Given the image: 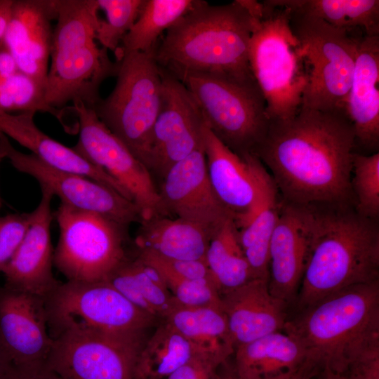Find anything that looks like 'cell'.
<instances>
[{"instance_id":"49","label":"cell","mask_w":379,"mask_h":379,"mask_svg":"<svg viewBox=\"0 0 379 379\" xmlns=\"http://www.w3.org/2000/svg\"><path fill=\"white\" fill-rule=\"evenodd\" d=\"M1 205H0V208H1Z\"/></svg>"},{"instance_id":"24","label":"cell","mask_w":379,"mask_h":379,"mask_svg":"<svg viewBox=\"0 0 379 379\" xmlns=\"http://www.w3.org/2000/svg\"><path fill=\"white\" fill-rule=\"evenodd\" d=\"M33 113L12 114L0 111V132L28 149L31 154L54 168L86 176L104 184L131 201L126 191L104 170L56 141L35 124Z\"/></svg>"},{"instance_id":"38","label":"cell","mask_w":379,"mask_h":379,"mask_svg":"<svg viewBox=\"0 0 379 379\" xmlns=\"http://www.w3.org/2000/svg\"><path fill=\"white\" fill-rule=\"evenodd\" d=\"M30 222L31 212L0 216V273L22 243Z\"/></svg>"},{"instance_id":"14","label":"cell","mask_w":379,"mask_h":379,"mask_svg":"<svg viewBox=\"0 0 379 379\" xmlns=\"http://www.w3.org/2000/svg\"><path fill=\"white\" fill-rule=\"evenodd\" d=\"M0 157L8 159L19 172L34 178L41 190L57 196L61 204L128 227L142 220L138 206L117 191L86 176L51 167L31 153L18 151L1 132Z\"/></svg>"},{"instance_id":"47","label":"cell","mask_w":379,"mask_h":379,"mask_svg":"<svg viewBox=\"0 0 379 379\" xmlns=\"http://www.w3.org/2000/svg\"><path fill=\"white\" fill-rule=\"evenodd\" d=\"M3 81H4L1 79H0V94H1V85H2ZM0 111L1 110L0 109Z\"/></svg>"},{"instance_id":"48","label":"cell","mask_w":379,"mask_h":379,"mask_svg":"<svg viewBox=\"0 0 379 379\" xmlns=\"http://www.w3.org/2000/svg\"><path fill=\"white\" fill-rule=\"evenodd\" d=\"M1 160H2L1 157H0V161ZM0 204H1V196H0Z\"/></svg>"},{"instance_id":"28","label":"cell","mask_w":379,"mask_h":379,"mask_svg":"<svg viewBox=\"0 0 379 379\" xmlns=\"http://www.w3.org/2000/svg\"><path fill=\"white\" fill-rule=\"evenodd\" d=\"M106 281L135 306L160 321L178 306L161 274L135 255H129Z\"/></svg>"},{"instance_id":"45","label":"cell","mask_w":379,"mask_h":379,"mask_svg":"<svg viewBox=\"0 0 379 379\" xmlns=\"http://www.w3.org/2000/svg\"><path fill=\"white\" fill-rule=\"evenodd\" d=\"M12 364L11 359L0 337V377Z\"/></svg>"},{"instance_id":"6","label":"cell","mask_w":379,"mask_h":379,"mask_svg":"<svg viewBox=\"0 0 379 379\" xmlns=\"http://www.w3.org/2000/svg\"><path fill=\"white\" fill-rule=\"evenodd\" d=\"M267 6L251 35L248 62L264 96L270 121L293 117L301 107L307 69L298 40L289 24V12Z\"/></svg>"},{"instance_id":"3","label":"cell","mask_w":379,"mask_h":379,"mask_svg":"<svg viewBox=\"0 0 379 379\" xmlns=\"http://www.w3.org/2000/svg\"><path fill=\"white\" fill-rule=\"evenodd\" d=\"M311 208L312 241L296 298L301 310L349 286L379 281L378 220L352 206Z\"/></svg>"},{"instance_id":"46","label":"cell","mask_w":379,"mask_h":379,"mask_svg":"<svg viewBox=\"0 0 379 379\" xmlns=\"http://www.w3.org/2000/svg\"><path fill=\"white\" fill-rule=\"evenodd\" d=\"M317 379H345L343 376L339 374H335L329 372L320 373Z\"/></svg>"},{"instance_id":"15","label":"cell","mask_w":379,"mask_h":379,"mask_svg":"<svg viewBox=\"0 0 379 379\" xmlns=\"http://www.w3.org/2000/svg\"><path fill=\"white\" fill-rule=\"evenodd\" d=\"M160 69L161 101L146 166L152 176L162 180L174 165L204 145L206 123L199 105L185 84Z\"/></svg>"},{"instance_id":"26","label":"cell","mask_w":379,"mask_h":379,"mask_svg":"<svg viewBox=\"0 0 379 379\" xmlns=\"http://www.w3.org/2000/svg\"><path fill=\"white\" fill-rule=\"evenodd\" d=\"M234 353L240 379H286L304 369L307 359L300 342L284 331L239 345Z\"/></svg>"},{"instance_id":"16","label":"cell","mask_w":379,"mask_h":379,"mask_svg":"<svg viewBox=\"0 0 379 379\" xmlns=\"http://www.w3.org/2000/svg\"><path fill=\"white\" fill-rule=\"evenodd\" d=\"M160 197L168 215L199 225L211 236L234 215L221 202L208 176L204 145L163 178Z\"/></svg>"},{"instance_id":"29","label":"cell","mask_w":379,"mask_h":379,"mask_svg":"<svg viewBox=\"0 0 379 379\" xmlns=\"http://www.w3.org/2000/svg\"><path fill=\"white\" fill-rule=\"evenodd\" d=\"M267 4L320 19L348 32L379 35L378 0H267Z\"/></svg>"},{"instance_id":"35","label":"cell","mask_w":379,"mask_h":379,"mask_svg":"<svg viewBox=\"0 0 379 379\" xmlns=\"http://www.w3.org/2000/svg\"><path fill=\"white\" fill-rule=\"evenodd\" d=\"M351 188L354 209L361 215L378 220L379 216V153H354Z\"/></svg>"},{"instance_id":"7","label":"cell","mask_w":379,"mask_h":379,"mask_svg":"<svg viewBox=\"0 0 379 379\" xmlns=\"http://www.w3.org/2000/svg\"><path fill=\"white\" fill-rule=\"evenodd\" d=\"M192 94L213 133L241 158L265 136L269 119L255 78L187 73L176 77Z\"/></svg>"},{"instance_id":"34","label":"cell","mask_w":379,"mask_h":379,"mask_svg":"<svg viewBox=\"0 0 379 379\" xmlns=\"http://www.w3.org/2000/svg\"><path fill=\"white\" fill-rule=\"evenodd\" d=\"M0 109L10 113L46 112L56 117L66 131L62 110L55 109L46 100V86L31 77L18 72L4 80L0 94Z\"/></svg>"},{"instance_id":"18","label":"cell","mask_w":379,"mask_h":379,"mask_svg":"<svg viewBox=\"0 0 379 379\" xmlns=\"http://www.w3.org/2000/svg\"><path fill=\"white\" fill-rule=\"evenodd\" d=\"M313 213L311 207L282 201L269 247L268 287L287 304L297 298L310 253Z\"/></svg>"},{"instance_id":"1","label":"cell","mask_w":379,"mask_h":379,"mask_svg":"<svg viewBox=\"0 0 379 379\" xmlns=\"http://www.w3.org/2000/svg\"><path fill=\"white\" fill-rule=\"evenodd\" d=\"M355 142L345 114L300 107L289 119L270 121L253 154L270 169L284 202L354 206L351 175Z\"/></svg>"},{"instance_id":"8","label":"cell","mask_w":379,"mask_h":379,"mask_svg":"<svg viewBox=\"0 0 379 379\" xmlns=\"http://www.w3.org/2000/svg\"><path fill=\"white\" fill-rule=\"evenodd\" d=\"M117 62L114 87L93 109L105 126L146 166L161 101V69L154 52L126 53Z\"/></svg>"},{"instance_id":"9","label":"cell","mask_w":379,"mask_h":379,"mask_svg":"<svg viewBox=\"0 0 379 379\" xmlns=\"http://www.w3.org/2000/svg\"><path fill=\"white\" fill-rule=\"evenodd\" d=\"M288 12L290 27L300 43L307 69L301 107L347 115L357 39L363 34L350 33L320 19Z\"/></svg>"},{"instance_id":"4","label":"cell","mask_w":379,"mask_h":379,"mask_svg":"<svg viewBox=\"0 0 379 379\" xmlns=\"http://www.w3.org/2000/svg\"><path fill=\"white\" fill-rule=\"evenodd\" d=\"M284 330L306 352L305 366L342 374L361 350L379 340V281L349 286L300 310Z\"/></svg>"},{"instance_id":"20","label":"cell","mask_w":379,"mask_h":379,"mask_svg":"<svg viewBox=\"0 0 379 379\" xmlns=\"http://www.w3.org/2000/svg\"><path fill=\"white\" fill-rule=\"evenodd\" d=\"M55 0H13L1 44L14 57L20 72L46 86L53 29Z\"/></svg>"},{"instance_id":"32","label":"cell","mask_w":379,"mask_h":379,"mask_svg":"<svg viewBox=\"0 0 379 379\" xmlns=\"http://www.w3.org/2000/svg\"><path fill=\"white\" fill-rule=\"evenodd\" d=\"M199 1L144 0L137 20L116 53L117 60L126 53L154 52L161 33L194 8Z\"/></svg>"},{"instance_id":"13","label":"cell","mask_w":379,"mask_h":379,"mask_svg":"<svg viewBox=\"0 0 379 379\" xmlns=\"http://www.w3.org/2000/svg\"><path fill=\"white\" fill-rule=\"evenodd\" d=\"M147 331L129 335L63 333L53 338L46 365L63 379H135Z\"/></svg>"},{"instance_id":"42","label":"cell","mask_w":379,"mask_h":379,"mask_svg":"<svg viewBox=\"0 0 379 379\" xmlns=\"http://www.w3.org/2000/svg\"><path fill=\"white\" fill-rule=\"evenodd\" d=\"M19 72L17 62L11 53L0 44V79L3 81Z\"/></svg>"},{"instance_id":"21","label":"cell","mask_w":379,"mask_h":379,"mask_svg":"<svg viewBox=\"0 0 379 379\" xmlns=\"http://www.w3.org/2000/svg\"><path fill=\"white\" fill-rule=\"evenodd\" d=\"M220 300L235 348L283 331L288 319V304L271 294L268 279H252L222 293Z\"/></svg>"},{"instance_id":"25","label":"cell","mask_w":379,"mask_h":379,"mask_svg":"<svg viewBox=\"0 0 379 379\" xmlns=\"http://www.w3.org/2000/svg\"><path fill=\"white\" fill-rule=\"evenodd\" d=\"M251 165L260 196L251 214L237 225L240 245L253 279H268L269 247L277 223L282 199L268 171L253 154L243 157Z\"/></svg>"},{"instance_id":"30","label":"cell","mask_w":379,"mask_h":379,"mask_svg":"<svg viewBox=\"0 0 379 379\" xmlns=\"http://www.w3.org/2000/svg\"><path fill=\"white\" fill-rule=\"evenodd\" d=\"M163 320L202 352L223 363L234 352L227 319L220 307L178 305Z\"/></svg>"},{"instance_id":"23","label":"cell","mask_w":379,"mask_h":379,"mask_svg":"<svg viewBox=\"0 0 379 379\" xmlns=\"http://www.w3.org/2000/svg\"><path fill=\"white\" fill-rule=\"evenodd\" d=\"M379 35H360L346 114L356 141L371 151L379 146Z\"/></svg>"},{"instance_id":"43","label":"cell","mask_w":379,"mask_h":379,"mask_svg":"<svg viewBox=\"0 0 379 379\" xmlns=\"http://www.w3.org/2000/svg\"><path fill=\"white\" fill-rule=\"evenodd\" d=\"M13 0H0V44L9 23Z\"/></svg>"},{"instance_id":"22","label":"cell","mask_w":379,"mask_h":379,"mask_svg":"<svg viewBox=\"0 0 379 379\" xmlns=\"http://www.w3.org/2000/svg\"><path fill=\"white\" fill-rule=\"evenodd\" d=\"M204 149L210 182L221 202L234 215L235 224L248 216L260 195L251 165L224 145L209 129L204 130Z\"/></svg>"},{"instance_id":"12","label":"cell","mask_w":379,"mask_h":379,"mask_svg":"<svg viewBox=\"0 0 379 379\" xmlns=\"http://www.w3.org/2000/svg\"><path fill=\"white\" fill-rule=\"evenodd\" d=\"M72 109L79 133L73 148L121 185L139 208L142 220L169 216L148 168L105 126L93 109L82 102L73 103Z\"/></svg>"},{"instance_id":"5","label":"cell","mask_w":379,"mask_h":379,"mask_svg":"<svg viewBox=\"0 0 379 379\" xmlns=\"http://www.w3.org/2000/svg\"><path fill=\"white\" fill-rule=\"evenodd\" d=\"M53 28L46 100L61 110L67 104L82 102L93 109L101 99L100 88L116 76L118 62L96 39L100 22L97 0H55Z\"/></svg>"},{"instance_id":"41","label":"cell","mask_w":379,"mask_h":379,"mask_svg":"<svg viewBox=\"0 0 379 379\" xmlns=\"http://www.w3.org/2000/svg\"><path fill=\"white\" fill-rule=\"evenodd\" d=\"M0 379H63L46 364L18 366L11 365L0 377Z\"/></svg>"},{"instance_id":"17","label":"cell","mask_w":379,"mask_h":379,"mask_svg":"<svg viewBox=\"0 0 379 379\" xmlns=\"http://www.w3.org/2000/svg\"><path fill=\"white\" fill-rule=\"evenodd\" d=\"M0 337L13 365L46 364L53 339L45 298L0 286Z\"/></svg>"},{"instance_id":"44","label":"cell","mask_w":379,"mask_h":379,"mask_svg":"<svg viewBox=\"0 0 379 379\" xmlns=\"http://www.w3.org/2000/svg\"><path fill=\"white\" fill-rule=\"evenodd\" d=\"M317 375L307 369L304 368L299 371L298 373L287 378L286 379H317ZM215 379H240L238 378L233 371H227L226 372H222L220 373H217Z\"/></svg>"},{"instance_id":"19","label":"cell","mask_w":379,"mask_h":379,"mask_svg":"<svg viewBox=\"0 0 379 379\" xmlns=\"http://www.w3.org/2000/svg\"><path fill=\"white\" fill-rule=\"evenodd\" d=\"M41 190V200L31 212L29 229L2 274L5 286L46 299L61 282L53 273L51 225L54 219L51 210L53 195Z\"/></svg>"},{"instance_id":"33","label":"cell","mask_w":379,"mask_h":379,"mask_svg":"<svg viewBox=\"0 0 379 379\" xmlns=\"http://www.w3.org/2000/svg\"><path fill=\"white\" fill-rule=\"evenodd\" d=\"M205 262L220 295L253 279L234 219H228L213 234Z\"/></svg>"},{"instance_id":"40","label":"cell","mask_w":379,"mask_h":379,"mask_svg":"<svg viewBox=\"0 0 379 379\" xmlns=\"http://www.w3.org/2000/svg\"><path fill=\"white\" fill-rule=\"evenodd\" d=\"M210 354L194 357L166 379H215L218 368L225 364Z\"/></svg>"},{"instance_id":"37","label":"cell","mask_w":379,"mask_h":379,"mask_svg":"<svg viewBox=\"0 0 379 379\" xmlns=\"http://www.w3.org/2000/svg\"><path fill=\"white\" fill-rule=\"evenodd\" d=\"M135 255L155 268L162 277L185 279H208L214 282L205 260H187L166 258L149 251L138 248H136Z\"/></svg>"},{"instance_id":"2","label":"cell","mask_w":379,"mask_h":379,"mask_svg":"<svg viewBox=\"0 0 379 379\" xmlns=\"http://www.w3.org/2000/svg\"><path fill=\"white\" fill-rule=\"evenodd\" d=\"M260 20L241 0L219 6L199 0L166 31L155 49V60L175 77L204 73L254 78L248 50Z\"/></svg>"},{"instance_id":"39","label":"cell","mask_w":379,"mask_h":379,"mask_svg":"<svg viewBox=\"0 0 379 379\" xmlns=\"http://www.w3.org/2000/svg\"><path fill=\"white\" fill-rule=\"evenodd\" d=\"M340 375L345 379H379V341L361 350Z\"/></svg>"},{"instance_id":"31","label":"cell","mask_w":379,"mask_h":379,"mask_svg":"<svg viewBox=\"0 0 379 379\" xmlns=\"http://www.w3.org/2000/svg\"><path fill=\"white\" fill-rule=\"evenodd\" d=\"M204 354L206 353L185 338L169 323L161 320L138 354L134 378L166 379L178 368Z\"/></svg>"},{"instance_id":"10","label":"cell","mask_w":379,"mask_h":379,"mask_svg":"<svg viewBox=\"0 0 379 379\" xmlns=\"http://www.w3.org/2000/svg\"><path fill=\"white\" fill-rule=\"evenodd\" d=\"M52 338L63 333L129 335L161 321L139 309L107 281H67L45 299Z\"/></svg>"},{"instance_id":"27","label":"cell","mask_w":379,"mask_h":379,"mask_svg":"<svg viewBox=\"0 0 379 379\" xmlns=\"http://www.w3.org/2000/svg\"><path fill=\"white\" fill-rule=\"evenodd\" d=\"M170 217L142 220L134 241L136 248L166 258L205 260L211 234L193 222Z\"/></svg>"},{"instance_id":"11","label":"cell","mask_w":379,"mask_h":379,"mask_svg":"<svg viewBox=\"0 0 379 379\" xmlns=\"http://www.w3.org/2000/svg\"><path fill=\"white\" fill-rule=\"evenodd\" d=\"M53 217L59 228L53 265L67 281H106L129 256L128 226L61 203Z\"/></svg>"},{"instance_id":"36","label":"cell","mask_w":379,"mask_h":379,"mask_svg":"<svg viewBox=\"0 0 379 379\" xmlns=\"http://www.w3.org/2000/svg\"><path fill=\"white\" fill-rule=\"evenodd\" d=\"M99 9L105 13L100 19L98 42L108 51L119 49L124 36L137 20L144 0H97Z\"/></svg>"}]
</instances>
